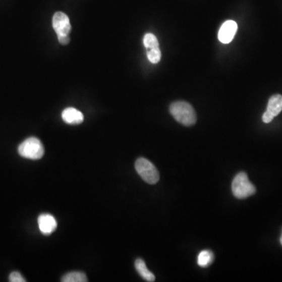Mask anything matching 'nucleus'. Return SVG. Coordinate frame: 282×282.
<instances>
[{
    "label": "nucleus",
    "instance_id": "nucleus-1",
    "mask_svg": "<svg viewBox=\"0 0 282 282\" xmlns=\"http://www.w3.org/2000/svg\"><path fill=\"white\" fill-rule=\"evenodd\" d=\"M170 111L173 117L184 126H191L196 123V113L192 106L187 102H174L170 105Z\"/></svg>",
    "mask_w": 282,
    "mask_h": 282
},
{
    "label": "nucleus",
    "instance_id": "nucleus-2",
    "mask_svg": "<svg viewBox=\"0 0 282 282\" xmlns=\"http://www.w3.org/2000/svg\"><path fill=\"white\" fill-rule=\"evenodd\" d=\"M232 192L235 198L245 199L256 192V187L249 181L246 173L242 172L237 174L232 185Z\"/></svg>",
    "mask_w": 282,
    "mask_h": 282
},
{
    "label": "nucleus",
    "instance_id": "nucleus-3",
    "mask_svg": "<svg viewBox=\"0 0 282 282\" xmlns=\"http://www.w3.org/2000/svg\"><path fill=\"white\" fill-rule=\"evenodd\" d=\"M18 151L21 157L28 159L39 160L44 155L43 144L36 137H29L24 140Z\"/></svg>",
    "mask_w": 282,
    "mask_h": 282
},
{
    "label": "nucleus",
    "instance_id": "nucleus-4",
    "mask_svg": "<svg viewBox=\"0 0 282 282\" xmlns=\"http://www.w3.org/2000/svg\"><path fill=\"white\" fill-rule=\"evenodd\" d=\"M135 168L137 174L147 184H155L159 181V173L149 160L138 158L136 161Z\"/></svg>",
    "mask_w": 282,
    "mask_h": 282
},
{
    "label": "nucleus",
    "instance_id": "nucleus-5",
    "mask_svg": "<svg viewBox=\"0 0 282 282\" xmlns=\"http://www.w3.org/2000/svg\"><path fill=\"white\" fill-rule=\"evenodd\" d=\"M282 110V96L273 95L270 97L267 104V108L263 115V121L265 123H271L272 120L280 114Z\"/></svg>",
    "mask_w": 282,
    "mask_h": 282
},
{
    "label": "nucleus",
    "instance_id": "nucleus-6",
    "mask_svg": "<svg viewBox=\"0 0 282 282\" xmlns=\"http://www.w3.org/2000/svg\"><path fill=\"white\" fill-rule=\"evenodd\" d=\"M53 28L57 35H69L72 26L69 17L63 12L55 13L53 17Z\"/></svg>",
    "mask_w": 282,
    "mask_h": 282
},
{
    "label": "nucleus",
    "instance_id": "nucleus-7",
    "mask_svg": "<svg viewBox=\"0 0 282 282\" xmlns=\"http://www.w3.org/2000/svg\"><path fill=\"white\" fill-rule=\"evenodd\" d=\"M237 30H238V25L235 21L232 20L225 21L221 26L218 34L219 40L223 44L230 43L233 40Z\"/></svg>",
    "mask_w": 282,
    "mask_h": 282
},
{
    "label": "nucleus",
    "instance_id": "nucleus-8",
    "mask_svg": "<svg viewBox=\"0 0 282 282\" xmlns=\"http://www.w3.org/2000/svg\"><path fill=\"white\" fill-rule=\"evenodd\" d=\"M39 230L43 235H49L53 233L58 227L56 219L50 214H41L38 218Z\"/></svg>",
    "mask_w": 282,
    "mask_h": 282
},
{
    "label": "nucleus",
    "instance_id": "nucleus-9",
    "mask_svg": "<svg viewBox=\"0 0 282 282\" xmlns=\"http://www.w3.org/2000/svg\"><path fill=\"white\" fill-rule=\"evenodd\" d=\"M62 117L65 123L70 125L81 124L84 120L83 113L74 107L65 108L62 111Z\"/></svg>",
    "mask_w": 282,
    "mask_h": 282
},
{
    "label": "nucleus",
    "instance_id": "nucleus-10",
    "mask_svg": "<svg viewBox=\"0 0 282 282\" xmlns=\"http://www.w3.org/2000/svg\"><path fill=\"white\" fill-rule=\"evenodd\" d=\"M135 267L139 274H140L144 280L149 282H152L155 280V276L147 269L146 263H144L143 259H137V260H136Z\"/></svg>",
    "mask_w": 282,
    "mask_h": 282
},
{
    "label": "nucleus",
    "instance_id": "nucleus-11",
    "mask_svg": "<svg viewBox=\"0 0 282 282\" xmlns=\"http://www.w3.org/2000/svg\"><path fill=\"white\" fill-rule=\"evenodd\" d=\"M63 282H86L88 281L87 277L83 272H70L64 275L62 278Z\"/></svg>",
    "mask_w": 282,
    "mask_h": 282
},
{
    "label": "nucleus",
    "instance_id": "nucleus-12",
    "mask_svg": "<svg viewBox=\"0 0 282 282\" xmlns=\"http://www.w3.org/2000/svg\"><path fill=\"white\" fill-rule=\"evenodd\" d=\"M214 255L210 250H203L198 256V264L202 267H207L213 262Z\"/></svg>",
    "mask_w": 282,
    "mask_h": 282
},
{
    "label": "nucleus",
    "instance_id": "nucleus-13",
    "mask_svg": "<svg viewBox=\"0 0 282 282\" xmlns=\"http://www.w3.org/2000/svg\"><path fill=\"white\" fill-rule=\"evenodd\" d=\"M144 45L147 51L158 49L159 43L158 39L152 33H147L144 37Z\"/></svg>",
    "mask_w": 282,
    "mask_h": 282
},
{
    "label": "nucleus",
    "instance_id": "nucleus-14",
    "mask_svg": "<svg viewBox=\"0 0 282 282\" xmlns=\"http://www.w3.org/2000/svg\"><path fill=\"white\" fill-rule=\"evenodd\" d=\"M147 56L148 60L151 63L158 64L161 60V53L160 48L153 49V50L147 51Z\"/></svg>",
    "mask_w": 282,
    "mask_h": 282
},
{
    "label": "nucleus",
    "instance_id": "nucleus-15",
    "mask_svg": "<svg viewBox=\"0 0 282 282\" xmlns=\"http://www.w3.org/2000/svg\"><path fill=\"white\" fill-rule=\"evenodd\" d=\"M9 280L11 282H25V277L19 272L14 271L10 274Z\"/></svg>",
    "mask_w": 282,
    "mask_h": 282
},
{
    "label": "nucleus",
    "instance_id": "nucleus-16",
    "mask_svg": "<svg viewBox=\"0 0 282 282\" xmlns=\"http://www.w3.org/2000/svg\"><path fill=\"white\" fill-rule=\"evenodd\" d=\"M58 41L62 45H68L70 42V37L69 35H58Z\"/></svg>",
    "mask_w": 282,
    "mask_h": 282
},
{
    "label": "nucleus",
    "instance_id": "nucleus-17",
    "mask_svg": "<svg viewBox=\"0 0 282 282\" xmlns=\"http://www.w3.org/2000/svg\"><path fill=\"white\" fill-rule=\"evenodd\" d=\"M280 244H281V246H282V234H281V236H280Z\"/></svg>",
    "mask_w": 282,
    "mask_h": 282
}]
</instances>
